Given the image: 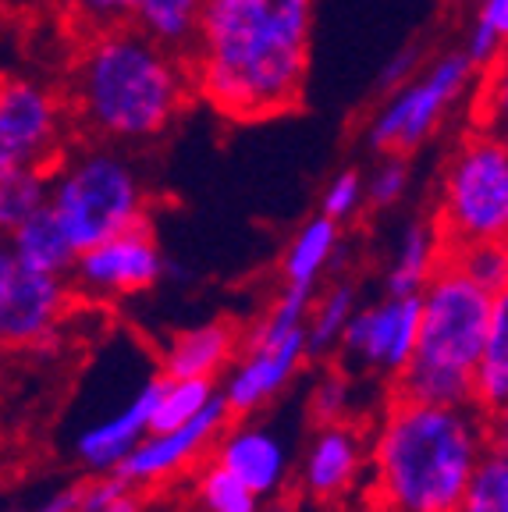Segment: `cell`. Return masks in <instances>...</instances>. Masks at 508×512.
<instances>
[{
  "label": "cell",
  "instance_id": "7c38bea8",
  "mask_svg": "<svg viewBox=\"0 0 508 512\" xmlns=\"http://www.w3.org/2000/svg\"><path fill=\"white\" fill-rule=\"evenodd\" d=\"M228 406L221 402V395L210 399V406L199 416H192L189 424L171 427V431H150L139 445L128 452L118 463V477L128 488H150L160 480L175 477L178 470H185L189 463H196L203 452L217 441V434L228 424Z\"/></svg>",
  "mask_w": 508,
  "mask_h": 512
},
{
  "label": "cell",
  "instance_id": "44dd1931",
  "mask_svg": "<svg viewBox=\"0 0 508 512\" xmlns=\"http://www.w3.org/2000/svg\"><path fill=\"white\" fill-rule=\"evenodd\" d=\"M338 239H342V228H338V224L327 221L324 214L310 217L285 249V264H281L285 285L313 292L320 274L327 271V264H331L334 253H338Z\"/></svg>",
  "mask_w": 508,
  "mask_h": 512
},
{
  "label": "cell",
  "instance_id": "2e32d148",
  "mask_svg": "<svg viewBox=\"0 0 508 512\" xmlns=\"http://www.w3.org/2000/svg\"><path fill=\"white\" fill-rule=\"evenodd\" d=\"M363 470V441L349 424H324L302 459V488L313 498H342Z\"/></svg>",
  "mask_w": 508,
  "mask_h": 512
},
{
  "label": "cell",
  "instance_id": "ac0fdd59",
  "mask_svg": "<svg viewBox=\"0 0 508 512\" xmlns=\"http://www.w3.org/2000/svg\"><path fill=\"white\" fill-rule=\"evenodd\" d=\"M8 249L18 271L54 274V278H68L75 256H79L47 203L36 214L25 217L15 232H8Z\"/></svg>",
  "mask_w": 508,
  "mask_h": 512
},
{
  "label": "cell",
  "instance_id": "e575fe53",
  "mask_svg": "<svg viewBox=\"0 0 508 512\" xmlns=\"http://www.w3.org/2000/svg\"><path fill=\"white\" fill-rule=\"evenodd\" d=\"M420 57H423V50H420V47H402L395 57H391L388 64H384V72H381V86H384V89H398V86H405V82H409L416 72H420Z\"/></svg>",
  "mask_w": 508,
  "mask_h": 512
},
{
  "label": "cell",
  "instance_id": "d6986e66",
  "mask_svg": "<svg viewBox=\"0 0 508 512\" xmlns=\"http://www.w3.org/2000/svg\"><path fill=\"white\" fill-rule=\"evenodd\" d=\"M445 264V235L427 221L405 224L388 267V296H420L423 285Z\"/></svg>",
  "mask_w": 508,
  "mask_h": 512
},
{
  "label": "cell",
  "instance_id": "4dcf8cb0",
  "mask_svg": "<svg viewBox=\"0 0 508 512\" xmlns=\"http://www.w3.org/2000/svg\"><path fill=\"white\" fill-rule=\"evenodd\" d=\"M79 512H143V505L118 473H96V480L82 484Z\"/></svg>",
  "mask_w": 508,
  "mask_h": 512
},
{
  "label": "cell",
  "instance_id": "836d02e7",
  "mask_svg": "<svg viewBox=\"0 0 508 512\" xmlns=\"http://www.w3.org/2000/svg\"><path fill=\"white\" fill-rule=\"evenodd\" d=\"M72 8L82 22L100 32V29H118V25L135 22L139 0H72Z\"/></svg>",
  "mask_w": 508,
  "mask_h": 512
},
{
  "label": "cell",
  "instance_id": "9a60e30c",
  "mask_svg": "<svg viewBox=\"0 0 508 512\" xmlns=\"http://www.w3.org/2000/svg\"><path fill=\"white\" fill-rule=\"evenodd\" d=\"M160 377H146L135 392L125 395L118 409L86 424L75 434V456L86 470L93 473H114L121 459L132 452L139 441L150 434V416L157 406Z\"/></svg>",
  "mask_w": 508,
  "mask_h": 512
},
{
  "label": "cell",
  "instance_id": "7a4b0ae2",
  "mask_svg": "<svg viewBox=\"0 0 508 512\" xmlns=\"http://www.w3.org/2000/svg\"><path fill=\"white\" fill-rule=\"evenodd\" d=\"M487 445V416L473 402L427 406L398 399L374 441L384 512H455Z\"/></svg>",
  "mask_w": 508,
  "mask_h": 512
},
{
  "label": "cell",
  "instance_id": "8fae6325",
  "mask_svg": "<svg viewBox=\"0 0 508 512\" xmlns=\"http://www.w3.org/2000/svg\"><path fill=\"white\" fill-rule=\"evenodd\" d=\"M416 335H420V296H388L384 303L356 306L338 349L345 363L398 377L413 360Z\"/></svg>",
  "mask_w": 508,
  "mask_h": 512
},
{
  "label": "cell",
  "instance_id": "9c48e42d",
  "mask_svg": "<svg viewBox=\"0 0 508 512\" xmlns=\"http://www.w3.org/2000/svg\"><path fill=\"white\" fill-rule=\"evenodd\" d=\"M61 104L47 86L0 79V171H50L61 157Z\"/></svg>",
  "mask_w": 508,
  "mask_h": 512
},
{
  "label": "cell",
  "instance_id": "ba28073f",
  "mask_svg": "<svg viewBox=\"0 0 508 512\" xmlns=\"http://www.w3.org/2000/svg\"><path fill=\"white\" fill-rule=\"evenodd\" d=\"M473 64L466 61L462 50L437 57L434 64L420 68L405 86L391 89L388 104L374 114L366 143L377 153H409L445 121L448 107L466 93L469 79H473Z\"/></svg>",
  "mask_w": 508,
  "mask_h": 512
},
{
  "label": "cell",
  "instance_id": "52a82bcc",
  "mask_svg": "<svg viewBox=\"0 0 508 512\" xmlns=\"http://www.w3.org/2000/svg\"><path fill=\"white\" fill-rule=\"evenodd\" d=\"M508 232V150L498 136L462 143L445 175L441 235L445 246L505 239Z\"/></svg>",
  "mask_w": 508,
  "mask_h": 512
},
{
  "label": "cell",
  "instance_id": "6da1fadb",
  "mask_svg": "<svg viewBox=\"0 0 508 512\" xmlns=\"http://www.w3.org/2000/svg\"><path fill=\"white\" fill-rule=\"evenodd\" d=\"M317 0H203L189 82L221 118L267 121L306 89Z\"/></svg>",
  "mask_w": 508,
  "mask_h": 512
},
{
  "label": "cell",
  "instance_id": "277c9868",
  "mask_svg": "<svg viewBox=\"0 0 508 512\" xmlns=\"http://www.w3.org/2000/svg\"><path fill=\"white\" fill-rule=\"evenodd\" d=\"M491 292L441 264L420 292V335L398 374V399L427 406H469V381L491 328Z\"/></svg>",
  "mask_w": 508,
  "mask_h": 512
},
{
  "label": "cell",
  "instance_id": "d4e9b609",
  "mask_svg": "<svg viewBox=\"0 0 508 512\" xmlns=\"http://www.w3.org/2000/svg\"><path fill=\"white\" fill-rule=\"evenodd\" d=\"M217 395L214 381H192V377H160L157 406L150 416V431H171L189 424Z\"/></svg>",
  "mask_w": 508,
  "mask_h": 512
},
{
  "label": "cell",
  "instance_id": "3957f363",
  "mask_svg": "<svg viewBox=\"0 0 508 512\" xmlns=\"http://www.w3.org/2000/svg\"><path fill=\"white\" fill-rule=\"evenodd\" d=\"M189 68L146 32L100 29L75 64L79 114L96 136L143 143L160 136L189 100Z\"/></svg>",
  "mask_w": 508,
  "mask_h": 512
},
{
  "label": "cell",
  "instance_id": "f546056e",
  "mask_svg": "<svg viewBox=\"0 0 508 512\" xmlns=\"http://www.w3.org/2000/svg\"><path fill=\"white\" fill-rule=\"evenodd\" d=\"M409 192V160L402 153H384V160L377 164V171L370 178H363V196L370 207L384 210L395 207Z\"/></svg>",
  "mask_w": 508,
  "mask_h": 512
},
{
  "label": "cell",
  "instance_id": "83f0119b",
  "mask_svg": "<svg viewBox=\"0 0 508 512\" xmlns=\"http://www.w3.org/2000/svg\"><path fill=\"white\" fill-rule=\"evenodd\" d=\"M505 36H508V0H480L462 54H466V61L473 68H487V64H494L501 57Z\"/></svg>",
  "mask_w": 508,
  "mask_h": 512
},
{
  "label": "cell",
  "instance_id": "8992f818",
  "mask_svg": "<svg viewBox=\"0 0 508 512\" xmlns=\"http://www.w3.org/2000/svg\"><path fill=\"white\" fill-rule=\"evenodd\" d=\"M310 303L313 292L285 285L278 303L270 306V313L249 335L242 360L235 363V370L224 381V392H217L224 406H228V413L246 416L253 409L267 406L292 381L302 360H310L306 356V313H310Z\"/></svg>",
  "mask_w": 508,
  "mask_h": 512
},
{
  "label": "cell",
  "instance_id": "d6a6232c",
  "mask_svg": "<svg viewBox=\"0 0 508 512\" xmlns=\"http://www.w3.org/2000/svg\"><path fill=\"white\" fill-rule=\"evenodd\" d=\"M345 409H349V377H345L342 370H331V374L320 377V384L313 388L310 413H313V420H320V427H324V424H342Z\"/></svg>",
  "mask_w": 508,
  "mask_h": 512
},
{
  "label": "cell",
  "instance_id": "1f68e13d",
  "mask_svg": "<svg viewBox=\"0 0 508 512\" xmlns=\"http://www.w3.org/2000/svg\"><path fill=\"white\" fill-rule=\"evenodd\" d=\"M363 203H366L363 175L349 168L327 182L324 196H320V214H324L327 221L342 224V221H349V217H356V210L363 207Z\"/></svg>",
  "mask_w": 508,
  "mask_h": 512
},
{
  "label": "cell",
  "instance_id": "d590c367",
  "mask_svg": "<svg viewBox=\"0 0 508 512\" xmlns=\"http://www.w3.org/2000/svg\"><path fill=\"white\" fill-rule=\"evenodd\" d=\"M79 509H82V484H75V488L54 491L50 498H43L32 512H79Z\"/></svg>",
  "mask_w": 508,
  "mask_h": 512
},
{
  "label": "cell",
  "instance_id": "e0dca14e",
  "mask_svg": "<svg viewBox=\"0 0 508 512\" xmlns=\"http://www.w3.org/2000/svg\"><path fill=\"white\" fill-rule=\"evenodd\" d=\"M239 349V335L228 320H207L196 328L171 338L164 352V377H192V381H214L221 370L231 367Z\"/></svg>",
  "mask_w": 508,
  "mask_h": 512
},
{
  "label": "cell",
  "instance_id": "4fadbf2b",
  "mask_svg": "<svg viewBox=\"0 0 508 512\" xmlns=\"http://www.w3.org/2000/svg\"><path fill=\"white\" fill-rule=\"evenodd\" d=\"M72 306V281L54 274H11L0 296V349H40L54 342Z\"/></svg>",
  "mask_w": 508,
  "mask_h": 512
},
{
  "label": "cell",
  "instance_id": "484cf974",
  "mask_svg": "<svg viewBox=\"0 0 508 512\" xmlns=\"http://www.w3.org/2000/svg\"><path fill=\"white\" fill-rule=\"evenodd\" d=\"M455 512H508V456L505 445H487L469 477Z\"/></svg>",
  "mask_w": 508,
  "mask_h": 512
},
{
  "label": "cell",
  "instance_id": "f1b7e54d",
  "mask_svg": "<svg viewBox=\"0 0 508 512\" xmlns=\"http://www.w3.org/2000/svg\"><path fill=\"white\" fill-rule=\"evenodd\" d=\"M196 495L203 512H260V498L239 484V480L224 473L217 463H210L207 470L199 473V484H196Z\"/></svg>",
  "mask_w": 508,
  "mask_h": 512
},
{
  "label": "cell",
  "instance_id": "5bb4252c",
  "mask_svg": "<svg viewBox=\"0 0 508 512\" xmlns=\"http://www.w3.org/2000/svg\"><path fill=\"white\" fill-rule=\"evenodd\" d=\"M214 463L224 473H231L239 484H246L260 502H267V498L281 495V488H285L292 452H288V441L274 427L249 420V424L224 427L217 434Z\"/></svg>",
  "mask_w": 508,
  "mask_h": 512
},
{
  "label": "cell",
  "instance_id": "ffe728a7",
  "mask_svg": "<svg viewBox=\"0 0 508 512\" xmlns=\"http://www.w3.org/2000/svg\"><path fill=\"white\" fill-rule=\"evenodd\" d=\"M469 402L484 416H501L508 406V292L494 299L491 328L480 345L469 381Z\"/></svg>",
  "mask_w": 508,
  "mask_h": 512
},
{
  "label": "cell",
  "instance_id": "7402d4cb",
  "mask_svg": "<svg viewBox=\"0 0 508 512\" xmlns=\"http://www.w3.org/2000/svg\"><path fill=\"white\" fill-rule=\"evenodd\" d=\"M356 306L359 292L349 281H338L317 303H310V313H306V356H327L331 349H338Z\"/></svg>",
  "mask_w": 508,
  "mask_h": 512
},
{
  "label": "cell",
  "instance_id": "603a6c76",
  "mask_svg": "<svg viewBox=\"0 0 508 512\" xmlns=\"http://www.w3.org/2000/svg\"><path fill=\"white\" fill-rule=\"evenodd\" d=\"M203 0H139L135 25L167 50H189Z\"/></svg>",
  "mask_w": 508,
  "mask_h": 512
},
{
  "label": "cell",
  "instance_id": "8d00e7d4",
  "mask_svg": "<svg viewBox=\"0 0 508 512\" xmlns=\"http://www.w3.org/2000/svg\"><path fill=\"white\" fill-rule=\"evenodd\" d=\"M11 274H15V260H11L8 235H0V296H4V288H8Z\"/></svg>",
  "mask_w": 508,
  "mask_h": 512
},
{
  "label": "cell",
  "instance_id": "4316f807",
  "mask_svg": "<svg viewBox=\"0 0 508 512\" xmlns=\"http://www.w3.org/2000/svg\"><path fill=\"white\" fill-rule=\"evenodd\" d=\"M47 203V171H0V235L15 232Z\"/></svg>",
  "mask_w": 508,
  "mask_h": 512
},
{
  "label": "cell",
  "instance_id": "74e56055",
  "mask_svg": "<svg viewBox=\"0 0 508 512\" xmlns=\"http://www.w3.org/2000/svg\"><path fill=\"white\" fill-rule=\"evenodd\" d=\"M260 512H295V509L285 502H278V505H260Z\"/></svg>",
  "mask_w": 508,
  "mask_h": 512
},
{
  "label": "cell",
  "instance_id": "30bf717a",
  "mask_svg": "<svg viewBox=\"0 0 508 512\" xmlns=\"http://www.w3.org/2000/svg\"><path fill=\"white\" fill-rule=\"evenodd\" d=\"M164 271L167 260L143 221L128 228V232H118L111 239L82 249L72 264V281L82 296L125 299L160 285Z\"/></svg>",
  "mask_w": 508,
  "mask_h": 512
},
{
  "label": "cell",
  "instance_id": "5b68a950",
  "mask_svg": "<svg viewBox=\"0 0 508 512\" xmlns=\"http://www.w3.org/2000/svg\"><path fill=\"white\" fill-rule=\"evenodd\" d=\"M47 207L72 239L75 253L146 221L139 171L111 146H86L57 157L47 171Z\"/></svg>",
  "mask_w": 508,
  "mask_h": 512
},
{
  "label": "cell",
  "instance_id": "cb8c5ba5",
  "mask_svg": "<svg viewBox=\"0 0 508 512\" xmlns=\"http://www.w3.org/2000/svg\"><path fill=\"white\" fill-rule=\"evenodd\" d=\"M445 264L455 267L462 278H469L477 288L491 296L508 292V249L505 239H484V242H459L445 246Z\"/></svg>",
  "mask_w": 508,
  "mask_h": 512
}]
</instances>
